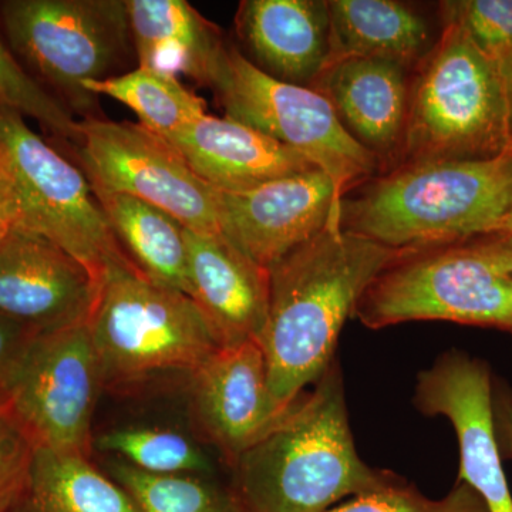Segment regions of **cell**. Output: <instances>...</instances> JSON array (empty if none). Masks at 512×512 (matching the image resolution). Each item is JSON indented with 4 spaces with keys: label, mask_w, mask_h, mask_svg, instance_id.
Masks as SVG:
<instances>
[{
    "label": "cell",
    "mask_w": 512,
    "mask_h": 512,
    "mask_svg": "<svg viewBox=\"0 0 512 512\" xmlns=\"http://www.w3.org/2000/svg\"><path fill=\"white\" fill-rule=\"evenodd\" d=\"M406 252L343 231L333 218L268 269V320L259 345L279 409H291L335 362L340 332L363 292Z\"/></svg>",
    "instance_id": "1"
},
{
    "label": "cell",
    "mask_w": 512,
    "mask_h": 512,
    "mask_svg": "<svg viewBox=\"0 0 512 512\" xmlns=\"http://www.w3.org/2000/svg\"><path fill=\"white\" fill-rule=\"evenodd\" d=\"M339 363L303 393L285 419L231 467V487L249 512H328L345 498L399 476L367 466L350 431Z\"/></svg>",
    "instance_id": "2"
},
{
    "label": "cell",
    "mask_w": 512,
    "mask_h": 512,
    "mask_svg": "<svg viewBox=\"0 0 512 512\" xmlns=\"http://www.w3.org/2000/svg\"><path fill=\"white\" fill-rule=\"evenodd\" d=\"M340 201L343 231L416 251L494 235L512 210V156L402 164Z\"/></svg>",
    "instance_id": "3"
},
{
    "label": "cell",
    "mask_w": 512,
    "mask_h": 512,
    "mask_svg": "<svg viewBox=\"0 0 512 512\" xmlns=\"http://www.w3.org/2000/svg\"><path fill=\"white\" fill-rule=\"evenodd\" d=\"M505 156H512V130L500 69L466 30L443 23L413 72L399 165Z\"/></svg>",
    "instance_id": "4"
},
{
    "label": "cell",
    "mask_w": 512,
    "mask_h": 512,
    "mask_svg": "<svg viewBox=\"0 0 512 512\" xmlns=\"http://www.w3.org/2000/svg\"><path fill=\"white\" fill-rule=\"evenodd\" d=\"M87 326L107 389L168 375L190 379L220 348L190 296L154 284L136 266L107 272Z\"/></svg>",
    "instance_id": "5"
},
{
    "label": "cell",
    "mask_w": 512,
    "mask_h": 512,
    "mask_svg": "<svg viewBox=\"0 0 512 512\" xmlns=\"http://www.w3.org/2000/svg\"><path fill=\"white\" fill-rule=\"evenodd\" d=\"M353 316L369 329L414 320L512 329V272L497 235L407 251L384 268Z\"/></svg>",
    "instance_id": "6"
},
{
    "label": "cell",
    "mask_w": 512,
    "mask_h": 512,
    "mask_svg": "<svg viewBox=\"0 0 512 512\" xmlns=\"http://www.w3.org/2000/svg\"><path fill=\"white\" fill-rule=\"evenodd\" d=\"M0 15L16 55L64 106L100 117L84 84L114 76L134 52L126 0H8Z\"/></svg>",
    "instance_id": "7"
},
{
    "label": "cell",
    "mask_w": 512,
    "mask_h": 512,
    "mask_svg": "<svg viewBox=\"0 0 512 512\" xmlns=\"http://www.w3.org/2000/svg\"><path fill=\"white\" fill-rule=\"evenodd\" d=\"M211 89L225 117L311 161L333 181L340 201L382 173L379 160L350 136L322 94L268 76L234 45L225 46Z\"/></svg>",
    "instance_id": "8"
},
{
    "label": "cell",
    "mask_w": 512,
    "mask_h": 512,
    "mask_svg": "<svg viewBox=\"0 0 512 512\" xmlns=\"http://www.w3.org/2000/svg\"><path fill=\"white\" fill-rule=\"evenodd\" d=\"M0 153L19 192L25 229L76 259L99 288L111 269L134 266L83 171L37 136L20 114L2 107Z\"/></svg>",
    "instance_id": "9"
},
{
    "label": "cell",
    "mask_w": 512,
    "mask_h": 512,
    "mask_svg": "<svg viewBox=\"0 0 512 512\" xmlns=\"http://www.w3.org/2000/svg\"><path fill=\"white\" fill-rule=\"evenodd\" d=\"M76 153L93 191L126 194L160 208L184 228L222 234L217 190L165 138L140 123L80 121Z\"/></svg>",
    "instance_id": "10"
},
{
    "label": "cell",
    "mask_w": 512,
    "mask_h": 512,
    "mask_svg": "<svg viewBox=\"0 0 512 512\" xmlns=\"http://www.w3.org/2000/svg\"><path fill=\"white\" fill-rule=\"evenodd\" d=\"M103 370L86 323L37 335L6 394L36 447L90 457Z\"/></svg>",
    "instance_id": "11"
},
{
    "label": "cell",
    "mask_w": 512,
    "mask_h": 512,
    "mask_svg": "<svg viewBox=\"0 0 512 512\" xmlns=\"http://www.w3.org/2000/svg\"><path fill=\"white\" fill-rule=\"evenodd\" d=\"M493 373L483 360L450 350L417 379L414 403L426 416H444L460 446L456 483H466L488 512H512V494L495 439Z\"/></svg>",
    "instance_id": "12"
},
{
    "label": "cell",
    "mask_w": 512,
    "mask_h": 512,
    "mask_svg": "<svg viewBox=\"0 0 512 512\" xmlns=\"http://www.w3.org/2000/svg\"><path fill=\"white\" fill-rule=\"evenodd\" d=\"M221 231L269 269L339 218L335 184L319 168L245 191H217Z\"/></svg>",
    "instance_id": "13"
},
{
    "label": "cell",
    "mask_w": 512,
    "mask_h": 512,
    "mask_svg": "<svg viewBox=\"0 0 512 512\" xmlns=\"http://www.w3.org/2000/svg\"><path fill=\"white\" fill-rule=\"evenodd\" d=\"M188 382L195 426L229 468L295 406L282 410L275 403L258 342L218 348Z\"/></svg>",
    "instance_id": "14"
},
{
    "label": "cell",
    "mask_w": 512,
    "mask_h": 512,
    "mask_svg": "<svg viewBox=\"0 0 512 512\" xmlns=\"http://www.w3.org/2000/svg\"><path fill=\"white\" fill-rule=\"evenodd\" d=\"M99 285L42 235L18 229L0 244V315L37 335L86 323Z\"/></svg>",
    "instance_id": "15"
},
{
    "label": "cell",
    "mask_w": 512,
    "mask_h": 512,
    "mask_svg": "<svg viewBox=\"0 0 512 512\" xmlns=\"http://www.w3.org/2000/svg\"><path fill=\"white\" fill-rule=\"evenodd\" d=\"M413 72L394 60L357 57L326 64L311 87L329 101L350 136L379 160L382 173L402 160Z\"/></svg>",
    "instance_id": "16"
},
{
    "label": "cell",
    "mask_w": 512,
    "mask_h": 512,
    "mask_svg": "<svg viewBox=\"0 0 512 512\" xmlns=\"http://www.w3.org/2000/svg\"><path fill=\"white\" fill-rule=\"evenodd\" d=\"M190 298L200 308L220 348L258 342L269 309V271L224 234L185 228Z\"/></svg>",
    "instance_id": "17"
},
{
    "label": "cell",
    "mask_w": 512,
    "mask_h": 512,
    "mask_svg": "<svg viewBox=\"0 0 512 512\" xmlns=\"http://www.w3.org/2000/svg\"><path fill=\"white\" fill-rule=\"evenodd\" d=\"M235 26L248 59L276 80L312 87L328 64V0H244Z\"/></svg>",
    "instance_id": "18"
},
{
    "label": "cell",
    "mask_w": 512,
    "mask_h": 512,
    "mask_svg": "<svg viewBox=\"0 0 512 512\" xmlns=\"http://www.w3.org/2000/svg\"><path fill=\"white\" fill-rule=\"evenodd\" d=\"M167 141L217 191L251 190L318 168L255 128L208 113Z\"/></svg>",
    "instance_id": "19"
},
{
    "label": "cell",
    "mask_w": 512,
    "mask_h": 512,
    "mask_svg": "<svg viewBox=\"0 0 512 512\" xmlns=\"http://www.w3.org/2000/svg\"><path fill=\"white\" fill-rule=\"evenodd\" d=\"M138 66L211 87L227 42L185 0H126Z\"/></svg>",
    "instance_id": "20"
},
{
    "label": "cell",
    "mask_w": 512,
    "mask_h": 512,
    "mask_svg": "<svg viewBox=\"0 0 512 512\" xmlns=\"http://www.w3.org/2000/svg\"><path fill=\"white\" fill-rule=\"evenodd\" d=\"M328 64L377 57L416 69L430 52L429 23L396 0H328Z\"/></svg>",
    "instance_id": "21"
},
{
    "label": "cell",
    "mask_w": 512,
    "mask_h": 512,
    "mask_svg": "<svg viewBox=\"0 0 512 512\" xmlns=\"http://www.w3.org/2000/svg\"><path fill=\"white\" fill-rule=\"evenodd\" d=\"M5 512H141L90 457L36 447L28 481Z\"/></svg>",
    "instance_id": "22"
},
{
    "label": "cell",
    "mask_w": 512,
    "mask_h": 512,
    "mask_svg": "<svg viewBox=\"0 0 512 512\" xmlns=\"http://www.w3.org/2000/svg\"><path fill=\"white\" fill-rule=\"evenodd\" d=\"M124 254L154 284L190 296L185 228L146 201L93 191Z\"/></svg>",
    "instance_id": "23"
},
{
    "label": "cell",
    "mask_w": 512,
    "mask_h": 512,
    "mask_svg": "<svg viewBox=\"0 0 512 512\" xmlns=\"http://www.w3.org/2000/svg\"><path fill=\"white\" fill-rule=\"evenodd\" d=\"M93 96L120 101L137 114L138 123L171 140L207 113V103L184 86L177 76L137 66L123 74L84 84Z\"/></svg>",
    "instance_id": "24"
},
{
    "label": "cell",
    "mask_w": 512,
    "mask_h": 512,
    "mask_svg": "<svg viewBox=\"0 0 512 512\" xmlns=\"http://www.w3.org/2000/svg\"><path fill=\"white\" fill-rule=\"evenodd\" d=\"M154 476H215L200 440L180 429L156 424L116 427L93 439V448Z\"/></svg>",
    "instance_id": "25"
},
{
    "label": "cell",
    "mask_w": 512,
    "mask_h": 512,
    "mask_svg": "<svg viewBox=\"0 0 512 512\" xmlns=\"http://www.w3.org/2000/svg\"><path fill=\"white\" fill-rule=\"evenodd\" d=\"M103 471L141 512H249L231 485L215 476H154L113 457L104 460Z\"/></svg>",
    "instance_id": "26"
},
{
    "label": "cell",
    "mask_w": 512,
    "mask_h": 512,
    "mask_svg": "<svg viewBox=\"0 0 512 512\" xmlns=\"http://www.w3.org/2000/svg\"><path fill=\"white\" fill-rule=\"evenodd\" d=\"M0 107L30 117L45 130L76 147L80 143V121L72 111L30 76L5 43L0 40Z\"/></svg>",
    "instance_id": "27"
},
{
    "label": "cell",
    "mask_w": 512,
    "mask_h": 512,
    "mask_svg": "<svg viewBox=\"0 0 512 512\" xmlns=\"http://www.w3.org/2000/svg\"><path fill=\"white\" fill-rule=\"evenodd\" d=\"M328 512H488V508L466 483H456L446 497L431 500L399 477L386 487L352 498Z\"/></svg>",
    "instance_id": "28"
},
{
    "label": "cell",
    "mask_w": 512,
    "mask_h": 512,
    "mask_svg": "<svg viewBox=\"0 0 512 512\" xmlns=\"http://www.w3.org/2000/svg\"><path fill=\"white\" fill-rule=\"evenodd\" d=\"M440 13L443 23L466 30L491 59L512 50V0H451L440 3Z\"/></svg>",
    "instance_id": "29"
},
{
    "label": "cell",
    "mask_w": 512,
    "mask_h": 512,
    "mask_svg": "<svg viewBox=\"0 0 512 512\" xmlns=\"http://www.w3.org/2000/svg\"><path fill=\"white\" fill-rule=\"evenodd\" d=\"M35 450L8 394H0V512L8 510L25 488Z\"/></svg>",
    "instance_id": "30"
},
{
    "label": "cell",
    "mask_w": 512,
    "mask_h": 512,
    "mask_svg": "<svg viewBox=\"0 0 512 512\" xmlns=\"http://www.w3.org/2000/svg\"><path fill=\"white\" fill-rule=\"evenodd\" d=\"M37 333L0 315V394L6 393L16 370Z\"/></svg>",
    "instance_id": "31"
},
{
    "label": "cell",
    "mask_w": 512,
    "mask_h": 512,
    "mask_svg": "<svg viewBox=\"0 0 512 512\" xmlns=\"http://www.w3.org/2000/svg\"><path fill=\"white\" fill-rule=\"evenodd\" d=\"M18 229H25V214L15 180L0 153V244Z\"/></svg>",
    "instance_id": "32"
},
{
    "label": "cell",
    "mask_w": 512,
    "mask_h": 512,
    "mask_svg": "<svg viewBox=\"0 0 512 512\" xmlns=\"http://www.w3.org/2000/svg\"><path fill=\"white\" fill-rule=\"evenodd\" d=\"M493 421L495 439L503 460H512V387L493 379Z\"/></svg>",
    "instance_id": "33"
},
{
    "label": "cell",
    "mask_w": 512,
    "mask_h": 512,
    "mask_svg": "<svg viewBox=\"0 0 512 512\" xmlns=\"http://www.w3.org/2000/svg\"><path fill=\"white\" fill-rule=\"evenodd\" d=\"M495 63H497L501 76H503L505 93H507L508 109H510L512 130V50H510L508 53H505V55L498 57V59L495 60Z\"/></svg>",
    "instance_id": "34"
},
{
    "label": "cell",
    "mask_w": 512,
    "mask_h": 512,
    "mask_svg": "<svg viewBox=\"0 0 512 512\" xmlns=\"http://www.w3.org/2000/svg\"><path fill=\"white\" fill-rule=\"evenodd\" d=\"M497 238L498 242H500L501 251H503L505 261H507V264L510 266L512 272V238L504 237V235H497Z\"/></svg>",
    "instance_id": "35"
},
{
    "label": "cell",
    "mask_w": 512,
    "mask_h": 512,
    "mask_svg": "<svg viewBox=\"0 0 512 512\" xmlns=\"http://www.w3.org/2000/svg\"><path fill=\"white\" fill-rule=\"evenodd\" d=\"M494 235H504V237L512 238V210L508 212L507 217L501 222L500 227H498Z\"/></svg>",
    "instance_id": "36"
}]
</instances>
